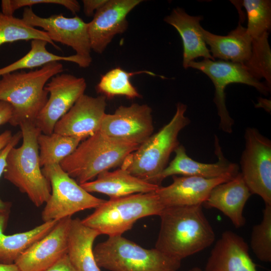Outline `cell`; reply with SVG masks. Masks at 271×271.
<instances>
[{
  "label": "cell",
  "instance_id": "6",
  "mask_svg": "<svg viewBox=\"0 0 271 271\" xmlns=\"http://www.w3.org/2000/svg\"><path fill=\"white\" fill-rule=\"evenodd\" d=\"M165 207L156 191L134 194L105 200L81 222L100 234L122 235L139 219L159 216Z\"/></svg>",
  "mask_w": 271,
  "mask_h": 271
},
{
  "label": "cell",
  "instance_id": "12",
  "mask_svg": "<svg viewBox=\"0 0 271 271\" xmlns=\"http://www.w3.org/2000/svg\"><path fill=\"white\" fill-rule=\"evenodd\" d=\"M86 87L84 78L62 72L49 80L45 89L49 97L35 121L42 133L51 134L53 132L56 122L84 94Z\"/></svg>",
  "mask_w": 271,
  "mask_h": 271
},
{
  "label": "cell",
  "instance_id": "34",
  "mask_svg": "<svg viewBox=\"0 0 271 271\" xmlns=\"http://www.w3.org/2000/svg\"><path fill=\"white\" fill-rule=\"evenodd\" d=\"M22 138L21 131H18L13 135L8 144L0 151V177L4 173L6 166V159L9 152L12 148L17 146ZM11 206V204L10 202H4L0 198V212L10 209Z\"/></svg>",
  "mask_w": 271,
  "mask_h": 271
},
{
  "label": "cell",
  "instance_id": "3",
  "mask_svg": "<svg viewBox=\"0 0 271 271\" xmlns=\"http://www.w3.org/2000/svg\"><path fill=\"white\" fill-rule=\"evenodd\" d=\"M19 126L23 143L9 152L4 177L40 207L47 202L51 193V185L40 163L37 138L42 132L34 122L26 121Z\"/></svg>",
  "mask_w": 271,
  "mask_h": 271
},
{
  "label": "cell",
  "instance_id": "35",
  "mask_svg": "<svg viewBox=\"0 0 271 271\" xmlns=\"http://www.w3.org/2000/svg\"><path fill=\"white\" fill-rule=\"evenodd\" d=\"M45 271H76L68 258L67 254Z\"/></svg>",
  "mask_w": 271,
  "mask_h": 271
},
{
  "label": "cell",
  "instance_id": "25",
  "mask_svg": "<svg viewBox=\"0 0 271 271\" xmlns=\"http://www.w3.org/2000/svg\"><path fill=\"white\" fill-rule=\"evenodd\" d=\"M10 209L0 212V263H14L17 258L34 242L46 235L58 220L43 223L27 231L13 234L4 233Z\"/></svg>",
  "mask_w": 271,
  "mask_h": 271
},
{
  "label": "cell",
  "instance_id": "40",
  "mask_svg": "<svg viewBox=\"0 0 271 271\" xmlns=\"http://www.w3.org/2000/svg\"><path fill=\"white\" fill-rule=\"evenodd\" d=\"M0 271H21L14 263L12 264H5L0 263Z\"/></svg>",
  "mask_w": 271,
  "mask_h": 271
},
{
  "label": "cell",
  "instance_id": "1",
  "mask_svg": "<svg viewBox=\"0 0 271 271\" xmlns=\"http://www.w3.org/2000/svg\"><path fill=\"white\" fill-rule=\"evenodd\" d=\"M159 216L161 225L155 248L171 257L182 260L206 249L215 240L202 205L165 207Z\"/></svg>",
  "mask_w": 271,
  "mask_h": 271
},
{
  "label": "cell",
  "instance_id": "18",
  "mask_svg": "<svg viewBox=\"0 0 271 271\" xmlns=\"http://www.w3.org/2000/svg\"><path fill=\"white\" fill-rule=\"evenodd\" d=\"M173 182L161 186L156 193L165 207L202 205L212 189L232 178L206 179L195 176H172Z\"/></svg>",
  "mask_w": 271,
  "mask_h": 271
},
{
  "label": "cell",
  "instance_id": "21",
  "mask_svg": "<svg viewBox=\"0 0 271 271\" xmlns=\"http://www.w3.org/2000/svg\"><path fill=\"white\" fill-rule=\"evenodd\" d=\"M200 16H192L180 8L173 9L164 18V21L174 27L179 33L183 46V66L188 68L189 63L198 57L215 61L200 31Z\"/></svg>",
  "mask_w": 271,
  "mask_h": 271
},
{
  "label": "cell",
  "instance_id": "28",
  "mask_svg": "<svg viewBox=\"0 0 271 271\" xmlns=\"http://www.w3.org/2000/svg\"><path fill=\"white\" fill-rule=\"evenodd\" d=\"M141 73L156 75L147 70L128 72L119 67L112 69L101 76L96 86V91L106 98L117 96H125L129 99L141 97V94L132 84L130 78L133 75Z\"/></svg>",
  "mask_w": 271,
  "mask_h": 271
},
{
  "label": "cell",
  "instance_id": "8",
  "mask_svg": "<svg viewBox=\"0 0 271 271\" xmlns=\"http://www.w3.org/2000/svg\"><path fill=\"white\" fill-rule=\"evenodd\" d=\"M42 171L51 187L50 197L42 212L43 222L71 217L80 211L96 208L105 201L85 190L60 164L45 166Z\"/></svg>",
  "mask_w": 271,
  "mask_h": 271
},
{
  "label": "cell",
  "instance_id": "7",
  "mask_svg": "<svg viewBox=\"0 0 271 271\" xmlns=\"http://www.w3.org/2000/svg\"><path fill=\"white\" fill-rule=\"evenodd\" d=\"M96 262L110 271H177L181 260L147 249L122 235L110 236L93 248Z\"/></svg>",
  "mask_w": 271,
  "mask_h": 271
},
{
  "label": "cell",
  "instance_id": "24",
  "mask_svg": "<svg viewBox=\"0 0 271 271\" xmlns=\"http://www.w3.org/2000/svg\"><path fill=\"white\" fill-rule=\"evenodd\" d=\"M100 235L82 223L72 219L68 238L67 255L76 271H101L95 259L93 243Z\"/></svg>",
  "mask_w": 271,
  "mask_h": 271
},
{
  "label": "cell",
  "instance_id": "22",
  "mask_svg": "<svg viewBox=\"0 0 271 271\" xmlns=\"http://www.w3.org/2000/svg\"><path fill=\"white\" fill-rule=\"evenodd\" d=\"M80 186L87 192H97L108 196L110 199L137 193L154 192L160 186L147 182L120 168L112 172L99 174L95 180Z\"/></svg>",
  "mask_w": 271,
  "mask_h": 271
},
{
  "label": "cell",
  "instance_id": "33",
  "mask_svg": "<svg viewBox=\"0 0 271 271\" xmlns=\"http://www.w3.org/2000/svg\"><path fill=\"white\" fill-rule=\"evenodd\" d=\"M38 4H55L64 7L73 14L80 10L79 3L76 0H3L1 2L2 12L13 16L14 12L22 7H30Z\"/></svg>",
  "mask_w": 271,
  "mask_h": 271
},
{
  "label": "cell",
  "instance_id": "31",
  "mask_svg": "<svg viewBox=\"0 0 271 271\" xmlns=\"http://www.w3.org/2000/svg\"><path fill=\"white\" fill-rule=\"evenodd\" d=\"M246 12V32L252 39L268 32L271 27V1L270 0L239 1Z\"/></svg>",
  "mask_w": 271,
  "mask_h": 271
},
{
  "label": "cell",
  "instance_id": "41",
  "mask_svg": "<svg viewBox=\"0 0 271 271\" xmlns=\"http://www.w3.org/2000/svg\"><path fill=\"white\" fill-rule=\"evenodd\" d=\"M187 271H203V270L199 267H194L190 268Z\"/></svg>",
  "mask_w": 271,
  "mask_h": 271
},
{
  "label": "cell",
  "instance_id": "39",
  "mask_svg": "<svg viewBox=\"0 0 271 271\" xmlns=\"http://www.w3.org/2000/svg\"><path fill=\"white\" fill-rule=\"evenodd\" d=\"M256 107H262L268 112L270 111V100L263 98L262 97L259 98L258 102L255 104Z\"/></svg>",
  "mask_w": 271,
  "mask_h": 271
},
{
  "label": "cell",
  "instance_id": "16",
  "mask_svg": "<svg viewBox=\"0 0 271 271\" xmlns=\"http://www.w3.org/2000/svg\"><path fill=\"white\" fill-rule=\"evenodd\" d=\"M106 98L83 94L55 124L53 132L84 140L100 130L105 114Z\"/></svg>",
  "mask_w": 271,
  "mask_h": 271
},
{
  "label": "cell",
  "instance_id": "19",
  "mask_svg": "<svg viewBox=\"0 0 271 271\" xmlns=\"http://www.w3.org/2000/svg\"><path fill=\"white\" fill-rule=\"evenodd\" d=\"M203 271H257L244 239L230 230L223 232L212 249Z\"/></svg>",
  "mask_w": 271,
  "mask_h": 271
},
{
  "label": "cell",
  "instance_id": "10",
  "mask_svg": "<svg viewBox=\"0 0 271 271\" xmlns=\"http://www.w3.org/2000/svg\"><path fill=\"white\" fill-rule=\"evenodd\" d=\"M244 141L240 173L251 194L271 205V141L251 127L245 129Z\"/></svg>",
  "mask_w": 271,
  "mask_h": 271
},
{
  "label": "cell",
  "instance_id": "27",
  "mask_svg": "<svg viewBox=\"0 0 271 271\" xmlns=\"http://www.w3.org/2000/svg\"><path fill=\"white\" fill-rule=\"evenodd\" d=\"M84 140L78 137L63 136L55 132L41 133L37 138L41 167L51 164H60Z\"/></svg>",
  "mask_w": 271,
  "mask_h": 271
},
{
  "label": "cell",
  "instance_id": "29",
  "mask_svg": "<svg viewBox=\"0 0 271 271\" xmlns=\"http://www.w3.org/2000/svg\"><path fill=\"white\" fill-rule=\"evenodd\" d=\"M36 39L45 40L56 49L60 50L46 32L30 26L22 19L5 15L0 11V47L5 43Z\"/></svg>",
  "mask_w": 271,
  "mask_h": 271
},
{
  "label": "cell",
  "instance_id": "11",
  "mask_svg": "<svg viewBox=\"0 0 271 271\" xmlns=\"http://www.w3.org/2000/svg\"><path fill=\"white\" fill-rule=\"evenodd\" d=\"M22 19L28 25L38 27L46 32L51 40L72 48L76 55L88 65L92 62L87 23L76 16L67 18L62 14L47 18L37 15L32 8H24Z\"/></svg>",
  "mask_w": 271,
  "mask_h": 271
},
{
  "label": "cell",
  "instance_id": "26",
  "mask_svg": "<svg viewBox=\"0 0 271 271\" xmlns=\"http://www.w3.org/2000/svg\"><path fill=\"white\" fill-rule=\"evenodd\" d=\"M48 43L47 41L43 40H32L30 51L20 59L1 68L0 76L17 70L42 67L53 62L68 61L75 63L81 68L89 67L81 58L76 54L63 56L49 52L46 49Z\"/></svg>",
  "mask_w": 271,
  "mask_h": 271
},
{
  "label": "cell",
  "instance_id": "32",
  "mask_svg": "<svg viewBox=\"0 0 271 271\" xmlns=\"http://www.w3.org/2000/svg\"><path fill=\"white\" fill-rule=\"evenodd\" d=\"M261 221L253 226L250 247L261 261L271 262V205L265 204Z\"/></svg>",
  "mask_w": 271,
  "mask_h": 271
},
{
  "label": "cell",
  "instance_id": "4",
  "mask_svg": "<svg viewBox=\"0 0 271 271\" xmlns=\"http://www.w3.org/2000/svg\"><path fill=\"white\" fill-rule=\"evenodd\" d=\"M139 147L109 137L99 130L81 142L60 166L80 185L92 181L102 172L121 166Z\"/></svg>",
  "mask_w": 271,
  "mask_h": 271
},
{
  "label": "cell",
  "instance_id": "14",
  "mask_svg": "<svg viewBox=\"0 0 271 271\" xmlns=\"http://www.w3.org/2000/svg\"><path fill=\"white\" fill-rule=\"evenodd\" d=\"M142 0H107L87 23L91 50L102 53L113 38L128 28L127 16Z\"/></svg>",
  "mask_w": 271,
  "mask_h": 271
},
{
  "label": "cell",
  "instance_id": "30",
  "mask_svg": "<svg viewBox=\"0 0 271 271\" xmlns=\"http://www.w3.org/2000/svg\"><path fill=\"white\" fill-rule=\"evenodd\" d=\"M268 32L252 39L249 58L241 64L255 79L265 80V84L271 87V50L268 43Z\"/></svg>",
  "mask_w": 271,
  "mask_h": 271
},
{
  "label": "cell",
  "instance_id": "20",
  "mask_svg": "<svg viewBox=\"0 0 271 271\" xmlns=\"http://www.w3.org/2000/svg\"><path fill=\"white\" fill-rule=\"evenodd\" d=\"M252 194L240 173L230 180L215 186L203 203L208 208H215L239 228L245 224L243 211Z\"/></svg>",
  "mask_w": 271,
  "mask_h": 271
},
{
  "label": "cell",
  "instance_id": "9",
  "mask_svg": "<svg viewBox=\"0 0 271 271\" xmlns=\"http://www.w3.org/2000/svg\"><path fill=\"white\" fill-rule=\"evenodd\" d=\"M189 67L202 72L213 83L215 89L214 102L220 118L219 127L228 133L232 132L234 124L225 103V89L228 84L242 83L250 85L265 95L270 92L265 84L253 78L240 63L204 59L200 61L190 62L188 65Z\"/></svg>",
  "mask_w": 271,
  "mask_h": 271
},
{
  "label": "cell",
  "instance_id": "13",
  "mask_svg": "<svg viewBox=\"0 0 271 271\" xmlns=\"http://www.w3.org/2000/svg\"><path fill=\"white\" fill-rule=\"evenodd\" d=\"M152 112L147 104L121 105L113 114L105 113L99 130L109 137L140 146L153 134Z\"/></svg>",
  "mask_w": 271,
  "mask_h": 271
},
{
  "label": "cell",
  "instance_id": "23",
  "mask_svg": "<svg viewBox=\"0 0 271 271\" xmlns=\"http://www.w3.org/2000/svg\"><path fill=\"white\" fill-rule=\"evenodd\" d=\"M205 43L210 47L209 51L214 58L243 64L250 57L252 38L246 28L239 23L237 27L226 36L210 33L200 27Z\"/></svg>",
  "mask_w": 271,
  "mask_h": 271
},
{
  "label": "cell",
  "instance_id": "17",
  "mask_svg": "<svg viewBox=\"0 0 271 271\" xmlns=\"http://www.w3.org/2000/svg\"><path fill=\"white\" fill-rule=\"evenodd\" d=\"M214 145L217 162L203 163L190 158L186 153L185 147L179 145L174 151L175 156L174 159L155 178L153 184L160 186L161 183L166 178L178 175L206 179L233 178L239 173L238 165L225 158L216 136H215Z\"/></svg>",
  "mask_w": 271,
  "mask_h": 271
},
{
  "label": "cell",
  "instance_id": "37",
  "mask_svg": "<svg viewBox=\"0 0 271 271\" xmlns=\"http://www.w3.org/2000/svg\"><path fill=\"white\" fill-rule=\"evenodd\" d=\"M13 109L8 102L0 101V126L9 122L12 117Z\"/></svg>",
  "mask_w": 271,
  "mask_h": 271
},
{
  "label": "cell",
  "instance_id": "2",
  "mask_svg": "<svg viewBox=\"0 0 271 271\" xmlns=\"http://www.w3.org/2000/svg\"><path fill=\"white\" fill-rule=\"evenodd\" d=\"M63 71V64L60 62H53L35 70L2 75L0 101L8 102L13 109L9 123L14 126L26 121L35 123L48 98V93L45 89L46 83Z\"/></svg>",
  "mask_w": 271,
  "mask_h": 271
},
{
  "label": "cell",
  "instance_id": "5",
  "mask_svg": "<svg viewBox=\"0 0 271 271\" xmlns=\"http://www.w3.org/2000/svg\"><path fill=\"white\" fill-rule=\"evenodd\" d=\"M186 109V105L178 103L171 120L129 155L120 168L138 178L153 184L155 178L167 166L172 153L180 145V132L190 122L185 115Z\"/></svg>",
  "mask_w": 271,
  "mask_h": 271
},
{
  "label": "cell",
  "instance_id": "36",
  "mask_svg": "<svg viewBox=\"0 0 271 271\" xmlns=\"http://www.w3.org/2000/svg\"><path fill=\"white\" fill-rule=\"evenodd\" d=\"M107 0H83V11L87 17L93 16L95 12L103 5Z\"/></svg>",
  "mask_w": 271,
  "mask_h": 271
},
{
  "label": "cell",
  "instance_id": "15",
  "mask_svg": "<svg viewBox=\"0 0 271 271\" xmlns=\"http://www.w3.org/2000/svg\"><path fill=\"white\" fill-rule=\"evenodd\" d=\"M71 217L58 221L43 237L34 242L15 261L21 271H45L67 253Z\"/></svg>",
  "mask_w": 271,
  "mask_h": 271
},
{
  "label": "cell",
  "instance_id": "38",
  "mask_svg": "<svg viewBox=\"0 0 271 271\" xmlns=\"http://www.w3.org/2000/svg\"><path fill=\"white\" fill-rule=\"evenodd\" d=\"M12 136V132L10 130H6L0 134V151L8 144Z\"/></svg>",
  "mask_w": 271,
  "mask_h": 271
}]
</instances>
